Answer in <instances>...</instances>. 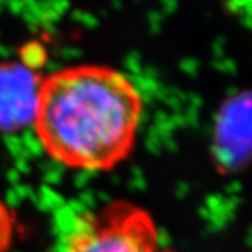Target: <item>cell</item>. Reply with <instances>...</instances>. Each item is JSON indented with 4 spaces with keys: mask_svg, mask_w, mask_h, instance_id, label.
Returning <instances> with one entry per match:
<instances>
[{
    "mask_svg": "<svg viewBox=\"0 0 252 252\" xmlns=\"http://www.w3.org/2000/svg\"><path fill=\"white\" fill-rule=\"evenodd\" d=\"M142 112V95L124 73L79 66L42 80L32 125L55 161L105 171L133 150Z\"/></svg>",
    "mask_w": 252,
    "mask_h": 252,
    "instance_id": "1",
    "label": "cell"
},
{
    "mask_svg": "<svg viewBox=\"0 0 252 252\" xmlns=\"http://www.w3.org/2000/svg\"><path fill=\"white\" fill-rule=\"evenodd\" d=\"M64 252H170L153 217L127 200H114L79 217Z\"/></svg>",
    "mask_w": 252,
    "mask_h": 252,
    "instance_id": "2",
    "label": "cell"
},
{
    "mask_svg": "<svg viewBox=\"0 0 252 252\" xmlns=\"http://www.w3.org/2000/svg\"><path fill=\"white\" fill-rule=\"evenodd\" d=\"M250 111L248 91L231 95L217 114L212 153L219 170L235 174L243 170L250 158Z\"/></svg>",
    "mask_w": 252,
    "mask_h": 252,
    "instance_id": "3",
    "label": "cell"
},
{
    "mask_svg": "<svg viewBox=\"0 0 252 252\" xmlns=\"http://www.w3.org/2000/svg\"><path fill=\"white\" fill-rule=\"evenodd\" d=\"M42 79L18 62L0 63V132L16 133L32 125Z\"/></svg>",
    "mask_w": 252,
    "mask_h": 252,
    "instance_id": "4",
    "label": "cell"
},
{
    "mask_svg": "<svg viewBox=\"0 0 252 252\" xmlns=\"http://www.w3.org/2000/svg\"><path fill=\"white\" fill-rule=\"evenodd\" d=\"M14 235V215L0 200V252H9Z\"/></svg>",
    "mask_w": 252,
    "mask_h": 252,
    "instance_id": "5",
    "label": "cell"
},
{
    "mask_svg": "<svg viewBox=\"0 0 252 252\" xmlns=\"http://www.w3.org/2000/svg\"><path fill=\"white\" fill-rule=\"evenodd\" d=\"M45 61V51L44 48L38 44H30L23 51V63L27 64L28 67L35 69L39 67Z\"/></svg>",
    "mask_w": 252,
    "mask_h": 252,
    "instance_id": "6",
    "label": "cell"
},
{
    "mask_svg": "<svg viewBox=\"0 0 252 252\" xmlns=\"http://www.w3.org/2000/svg\"><path fill=\"white\" fill-rule=\"evenodd\" d=\"M228 6H231V9L235 11H250V6H251V0H228Z\"/></svg>",
    "mask_w": 252,
    "mask_h": 252,
    "instance_id": "7",
    "label": "cell"
},
{
    "mask_svg": "<svg viewBox=\"0 0 252 252\" xmlns=\"http://www.w3.org/2000/svg\"><path fill=\"white\" fill-rule=\"evenodd\" d=\"M162 6H167L168 9H172V7H175L177 6V1L175 0H161Z\"/></svg>",
    "mask_w": 252,
    "mask_h": 252,
    "instance_id": "8",
    "label": "cell"
}]
</instances>
